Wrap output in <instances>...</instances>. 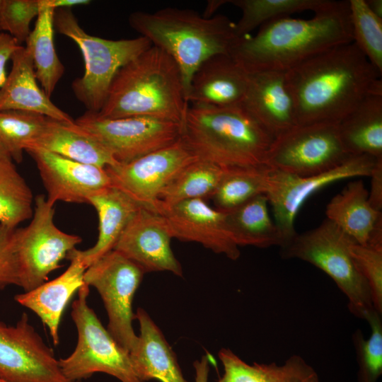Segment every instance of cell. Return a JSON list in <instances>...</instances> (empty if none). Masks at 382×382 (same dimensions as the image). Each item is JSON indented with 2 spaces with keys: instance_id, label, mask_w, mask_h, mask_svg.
I'll list each match as a JSON object with an SVG mask.
<instances>
[{
  "instance_id": "6da1fadb",
  "label": "cell",
  "mask_w": 382,
  "mask_h": 382,
  "mask_svg": "<svg viewBox=\"0 0 382 382\" xmlns=\"http://www.w3.org/2000/svg\"><path fill=\"white\" fill-rule=\"evenodd\" d=\"M381 73L353 42L326 50L285 71L298 125L338 123L365 98L382 95Z\"/></svg>"
},
{
  "instance_id": "7a4b0ae2",
  "label": "cell",
  "mask_w": 382,
  "mask_h": 382,
  "mask_svg": "<svg viewBox=\"0 0 382 382\" xmlns=\"http://www.w3.org/2000/svg\"><path fill=\"white\" fill-rule=\"evenodd\" d=\"M353 41L349 1H331L308 19L269 21L238 37L230 55L248 73L286 71L319 52Z\"/></svg>"
},
{
  "instance_id": "3957f363",
  "label": "cell",
  "mask_w": 382,
  "mask_h": 382,
  "mask_svg": "<svg viewBox=\"0 0 382 382\" xmlns=\"http://www.w3.org/2000/svg\"><path fill=\"white\" fill-rule=\"evenodd\" d=\"M188 106L178 66L151 45L117 71L103 106L95 113L108 119L150 117L182 125Z\"/></svg>"
},
{
  "instance_id": "277c9868",
  "label": "cell",
  "mask_w": 382,
  "mask_h": 382,
  "mask_svg": "<svg viewBox=\"0 0 382 382\" xmlns=\"http://www.w3.org/2000/svg\"><path fill=\"white\" fill-rule=\"evenodd\" d=\"M129 23L173 59L183 76L186 99L190 80L199 65L214 55L230 54L238 38L235 23L227 16L205 18L187 8L134 12Z\"/></svg>"
},
{
  "instance_id": "5b68a950",
  "label": "cell",
  "mask_w": 382,
  "mask_h": 382,
  "mask_svg": "<svg viewBox=\"0 0 382 382\" xmlns=\"http://www.w3.org/2000/svg\"><path fill=\"white\" fill-rule=\"evenodd\" d=\"M180 137L197 159L222 168L265 164L274 140L243 105H189Z\"/></svg>"
},
{
  "instance_id": "8992f818",
  "label": "cell",
  "mask_w": 382,
  "mask_h": 382,
  "mask_svg": "<svg viewBox=\"0 0 382 382\" xmlns=\"http://www.w3.org/2000/svg\"><path fill=\"white\" fill-rule=\"evenodd\" d=\"M54 28L72 40L83 57V75L71 83V89L86 111L98 112L108 96L117 71L152 45L146 37L112 40L87 33L79 25L71 8H57Z\"/></svg>"
},
{
  "instance_id": "52a82bcc",
  "label": "cell",
  "mask_w": 382,
  "mask_h": 382,
  "mask_svg": "<svg viewBox=\"0 0 382 382\" xmlns=\"http://www.w3.org/2000/svg\"><path fill=\"white\" fill-rule=\"evenodd\" d=\"M351 241L326 219L318 227L297 233L281 249V255L308 262L325 272L347 296L350 312L364 319L375 309L368 284L350 254Z\"/></svg>"
},
{
  "instance_id": "ba28073f",
  "label": "cell",
  "mask_w": 382,
  "mask_h": 382,
  "mask_svg": "<svg viewBox=\"0 0 382 382\" xmlns=\"http://www.w3.org/2000/svg\"><path fill=\"white\" fill-rule=\"evenodd\" d=\"M88 294L89 286L84 283L72 303L71 314L78 341L69 357L59 359L62 374L70 382L97 372L111 375L121 382H143L133 369L129 353L118 345L88 306Z\"/></svg>"
},
{
  "instance_id": "9c48e42d",
  "label": "cell",
  "mask_w": 382,
  "mask_h": 382,
  "mask_svg": "<svg viewBox=\"0 0 382 382\" xmlns=\"http://www.w3.org/2000/svg\"><path fill=\"white\" fill-rule=\"evenodd\" d=\"M54 204L43 195L35 198L30 224L16 231L19 286L29 291L48 279L60 262L82 239L59 229L54 222Z\"/></svg>"
},
{
  "instance_id": "30bf717a",
  "label": "cell",
  "mask_w": 382,
  "mask_h": 382,
  "mask_svg": "<svg viewBox=\"0 0 382 382\" xmlns=\"http://www.w3.org/2000/svg\"><path fill=\"white\" fill-rule=\"evenodd\" d=\"M349 156L341 142L338 123L320 122L296 125L274 139L265 165L309 176L335 168Z\"/></svg>"
},
{
  "instance_id": "8fae6325",
  "label": "cell",
  "mask_w": 382,
  "mask_h": 382,
  "mask_svg": "<svg viewBox=\"0 0 382 382\" xmlns=\"http://www.w3.org/2000/svg\"><path fill=\"white\" fill-rule=\"evenodd\" d=\"M379 159L382 158L369 155L350 156L335 168L309 176H299L270 168L265 195L281 236L280 248L287 246L297 234L294 227L296 216L310 196L339 180L370 176Z\"/></svg>"
},
{
  "instance_id": "7c38bea8",
  "label": "cell",
  "mask_w": 382,
  "mask_h": 382,
  "mask_svg": "<svg viewBox=\"0 0 382 382\" xmlns=\"http://www.w3.org/2000/svg\"><path fill=\"white\" fill-rule=\"evenodd\" d=\"M144 272L120 253L112 250L85 271L84 282L100 295L108 316L107 330L125 350L137 342L132 321V301Z\"/></svg>"
},
{
  "instance_id": "4fadbf2b",
  "label": "cell",
  "mask_w": 382,
  "mask_h": 382,
  "mask_svg": "<svg viewBox=\"0 0 382 382\" xmlns=\"http://www.w3.org/2000/svg\"><path fill=\"white\" fill-rule=\"evenodd\" d=\"M93 136L118 163H127L169 146L181 137L179 123L150 117L102 118L86 111L74 121Z\"/></svg>"
},
{
  "instance_id": "5bb4252c",
  "label": "cell",
  "mask_w": 382,
  "mask_h": 382,
  "mask_svg": "<svg viewBox=\"0 0 382 382\" xmlns=\"http://www.w3.org/2000/svg\"><path fill=\"white\" fill-rule=\"evenodd\" d=\"M197 158L181 137L175 143L127 163L105 167L111 185L151 210L164 190Z\"/></svg>"
},
{
  "instance_id": "9a60e30c",
  "label": "cell",
  "mask_w": 382,
  "mask_h": 382,
  "mask_svg": "<svg viewBox=\"0 0 382 382\" xmlns=\"http://www.w3.org/2000/svg\"><path fill=\"white\" fill-rule=\"evenodd\" d=\"M0 378L7 382H70L25 313L16 325L0 321Z\"/></svg>"
},
{
  "instance_id": "2e32d148",
  "label": "cell",
  "mask_w": 382,
  "mask_h": 382,
  "mask_svg": "<svg viewBox=\"0 0 382 382\" xmlns=\"http://www.w3.org/2000/svg\"><path fill=\"white\" fill-rule=\"evenodd\" d=\"M172 238L163 216L142 207L127 224L112 250L144 273L166 271L182 277V266L171 249Z\"/></svg>"
},
{
  "instance_id": "e0dca14e",
  "label": "cell",
  "mask_w": 382,
  "mask_h": 382,
  "mask_svg": "<svg viewBox=\"0 0 382 382\" xmlns=\"http://www.w3.org/2000/svg\"><path fill=\"white\" fill-rule=\"evenodd\" d=\"M154 210L163 216L173 238L199 243L232 260L240 257L239 246L229 232L225 213L210 207L204 199L171 205L157 203Z\"/></svg>"
},
{
  "instance_id": "ac0fdd59",
  "label": "cell",
  "mask_w": 382,
  "mask_h": 382,
  "mask_svg": "<svg viewBox=\"0 0 382 382\" xmlns=\"http://www.w3.org/2000/svg\"><path fill=\"white\" fill-rule=\"evenodd\" d=\"M25 151L33 158L47 192V200L87 203L89 198L111 186L105 168L73 161L35 148Z\"/></svg>"
},
{
  "instance_id": "d6986e66",
  "label": "cell",
  "mask_w": 382,
  "mask_h": 382,
  "mask_svg": "<svg viewBox=\"0 0 382 382\" xmlns=\"http://www.w3.org/2000/svg\"><path fill=\"white\" fill-rule=\"evenodd\" d=\"M248 87V73L230 54H217L203 62L190 80V105H242Z\"/></svg>"
},
{
  "instance_id": "ffe728a7",
  "label": "cell",
  "mask_w": 382,
  "mask_h": 382,
  "mask_svg": "<svg viewBox=\"0 0 382 382\" xmlns=\"http://www.w3.org/2000/svg\"><path fill=\"white\" fill-rule=\"evenodd\" d=\"M243 106L274 139L298 125L284 71L248 73Z\"/></svg>"
},
{
  "instance_id": "44dd1931",
  "label": "cell",
  "mask_w": 382,
  "mask_h": 382,
  "mask_svg": "<svg viewBox=\"0 0 382 382\" xmlns=\"http://www.w3.org/2000/svg\"><path fill=\"white\" fill-rule=\"evenodd\" d=\"M11 60V71L0 88V111L30 112L66 123L74 122L39 87L33 62L25 47L19 45Z\"/></svg>"
},
{
  "instance_id": "7402d4cb",
  "label": "cell",
  "mask_w": 382,
  "mask_h": 382,
  "mask_svg": "<svg viewBox=\"0 0 382 382\" xmlns=\"http://www.w3.org/2000/svg\"><path fill=\"white\" fill-rule=\"evenodd\" d=\"M134 318L139 322L140 335L129 352V357L139 379L143 382L152 379L188 382L183 375L175 352L148 313L138 308Z\"/></svg>"
},
{
  "instance_id": "603a6c76",
  "label": "cell",
  "mask_w": 382,
  "mask_h": 382,
  "mask_svg": "<svg viewBox=\"0 0 382 382\" xmlns=\"http://www.w3.org/2000/svg\"><path fill=\"white\" fill-rule=\"evenodd\" d=\"M88 204L98 215V240L93 247L85 250L74 248L66 257L79 259L86 268L113 249L127 224L144 207L112 185L91 196Z\"/></svg>"
},
{
  "instance_id": "cb8c5ba5",
  "label": "cell",
  "mask_w": 382,
  "mask_h": 382,
  "mask_svg": "<svg viewBox=\"0 0 382 382\" xmlns=\"http://www.w3.org/2000/svg\"><path fill=\"white\" fill-rule=\"evenodd\" d=\"M69 260L68 268L54 279L14 296L17 303L33 311L48 327L55 346L59 342L62 313L73 295L85 283L83 276L87 268L77 258Z\"/></svg>"
},
{
  "instance_id": "d4e9b609",
  "label": "cell",
  "mask_w": 382,
  "mask_h": 382,
  "mask_svg": "<svg viewBox=\"0 0 382 382\" xmlns=\"http://www.w3.org/2000/svg\"><path fill=\"white\" fill-rule=\"evenodd\" d=\"M29 148L43 149L75 161L102 168L118 164L93 136L75 122L66 123L48 117L41 134L25 149Z\"/></svg>"
},
{
  "instance_id": "484cf974",
  "label": "cell",
  "mask_w": 382,
  "mask_h": 382,
  "mask_svg": "<svg viewBox=\"0 0 382 382\" xmlns=\"http://www.w3.org/2000/svg\"><path fill=\"white\" fill-rule=\"evenodd\" d=\"M325 214L352 241L363 245L368 244L374 229L382 224V213L369 203V192L361 180L349 183L333 197Z\"/></svg>"
},
{
  "instance_id": "4316f807",
  "label": "cell",
  "mask_w": 382,
  "mask_h": 382,
  "mask_svg": "<svg viewBox=\"0 0 382 382\" xmlns=\"http://www.w3.org/2000/svg\"><path fill=\"white\" fill-rule=\"evenodd\" d=\"M338 130L349 156L382 158V95L365 98L338 122Z\"/></svg>"
},
{
  "instance_id": "83f0119b",
  "label": "cell",
  "mask_w": 382,
  "mask_h": 382,
  "mask_svg": "<svg viewBox=\"0 0 382 382\" xmlns=\"http://www.w3.org/2000/svg\"><path fill=\"white\" fill-rule=\"evenodd\" d=\"M219 357L224 367L219 382H320L314 369L296 354L280 365L249 364L226 348L219 350Z\"/></svg>"
},
{
  "instance_id": "f1b7e54d",
  "label": "cell",
  "mask_w": 382,
  "mask_h": 382,
  "mask_svg": "<svg viewBox=\"0 0 382 382\" xmlns=\"http://www.w3.org/2000/svg\"><path fill=\"white\" fill-rule=\"evenodd\" d=\"M268 204L266 195H260L224 212L229 232L239 247L282 246L281 236L270 214Z\"/></svg>"
},
{
  "instance_id": "f546056e",
  "label": "cell",
  "mask_w": 382,
  "mask_h": 382,
  "mask_svg": "<svg viewBox=\"0 0 382 382\" xmlns=\"http://www.w3.org/2000/svg\"><path fill=\"white\" fill-rule=\"evenodd\" d=\"M40 1L35 24L25 41V50L33 62L35 74L42 89L51 97L64 73L54 42V9Z\"/></svg>"
},
{
  "instance_id": "4dcf8cb0",
  "label": "cell",
  "mask_w": 382,
  "mask_h": 382,
  "mask_svg": "<svg viewBox=\"0 0 382 382\" xmlns=\"http://www.w3.org/2000/svg\"><path fill=\"white\" fill-rule=\"evenodd\" d=\"M269 171L270 167L265 164L224 168L211 197L214 208L228 212L257 195H265Z\"/></svg>"
},
{
  "instance_id": "1f68e13d",
  "label": "cell",
  "mask_w": 382,
  "mask_h": 382,
  "mask_svg": "<svg viewBox=\"0 0 382 382\" xmlns=\"http://www.w3.org/2000/svg\"><path fill=\"white\" fill-rule=\"evenodd\" d=\"M224 168L195 160L187 166L164 190L157 203L171 205L190 199H206L215 192ZM156 203V204H157Z\"/></svg>"
},
{
  "instance_id": "d6a6232c",
  "label": "cell",
  "mask_w": 382,
  "mask_h": 382,
  "mask_svg": "<svg viewBox=\"0 0 382 382\" xmlns=\"http://www.w3.org/2000/svg\"><path fill=\"white\" fill-rule=\"evenodd\" d=\"M329 0H232L228 3L240 8L242 15L235 23L238 37L250 33L263 24L282 17L306 11L313 13Z\"/></svg>"
},
{
  "instance_id": "836d02e7",
  "label": "cell",
  "mask_w": 382,
  "mask_h": 382,
  "mask_svg": "<svg viewBox=\"0 0 382 382\" xmlns=\"http://www.w3.org/2000/svg\"><path fill=\"white\" fill-rule=\"evenodd\" d=\"M33 193L11 161H0V224L11 228L33 215Z\"/></svg>"
},
{
  "instance_id": "e575fe53",
  "label": "cell",
  "mask_w": 382,
  "mask_h": 382,
  "mask_svg": "<svg viewBox=\"0 0 382 382\" xmlns=\"http://www.w3.org/2000/svg\"><path fill=\"white\" fill-rule=\"evenodd\" d=\"M48 117L20 110L0 111V144L16 163L23 160V151L44 130Z\"/></svg>"
},
{
  "instance_id": "d590c367",
  "label": "cell",
  "mask_w": 382,
  "mask_h": 382,
  "mask_svg": "<svg viewBox=\"0 0 382 382\" xmlns=\"http://www.w3.org/2000/svg\"><path fill=\"white\" fill-rule=\"evenodd\" d=\"M353 42L382 73V19L369 8L366 0H349Z\"/></svg>"
},
{
  "instance_id": "8d00e7d4",
  "label": "cell",
  "mask_w": 382,
  "mask_h": 382,
  "mask_svg": "<svg viewBox=\"0 0 382 382\" xmlns=\"http://www.w3.org/2000/svg\"><path fill=\"white\" fill-rule=\"evenodd\" d=\"M370 325L369 339L360 330L353 334V342L359 365V382H376L382 373V320L376 310L365 319Z\"/></svg>"
},
{
  "instance_id": "74e56055",
  "label": "cell",
  "mask_w": 382,
  "mask_h": 382,
  "mask_svg": "<svg viewBox=\"0 0 382 382\" xmlns=\"http://www.w3.org/2000/svg\"><path fill=\"white\" fill-rule=\"evenodd\" d=\"M354 262L369 287L374 309L382 313V246L349 245Z\"/></svg>"
},
{
  "instance_id": "f35d334b",
  "label": "cell",
  "mask_w": 382,
  "mask_h": 382,
  "mask_svg": "<svg viewBox=\"0 0 382 382\" xmlns=\"http://www.w3.org/2000/svg\"><path fill=\"white\" fill-rule=\"evenodd\" d=\"M40 0H0V30L13 37L19 45L25 42L30 23L37 16Z\"/></svg>"
},
{
  "instance_id": "ab89813d",
  "label": "cell",
  "mask_w": 382,
  "mask_h": 382,
  "mask_svg": "<svg viewBox=\"0 0 382 382\" xmlns=\"http://www.w3.org/2000/svg\"><path fill=\"white\" fill-rule=\"evenodd\" d=\"M16 231V228L0 224V289L9 285H19Z\"/></svg>"
},
{
  "instance_id": "60d3db41",
  "label": "cell",
  "mask_w": 382,
  "mask_h": 382,
  "mask_svg": "<svg viewBox=\"0 0 382 382\" xmlns=\"http://www.w3.org/2000/svg\"><path fill=\"white\" fill-rule=\"evenodd\" d=\"M19 45H21L11 35L0 32V88L7 78L6 64Z\"/></svg>"
},
{
  "instance_id": "b9f144b4",
  "label": "cell",
  "mask_w": 382,
  "mask_h": 382,
  "mask_svg": "<svg viewBox=\"0 0 382 382\" xmlns=\"http://www.w3.org/2000/svg\"><path fill=\"white\" fill-rule=\"evenodd\" d=\"M371 190L369 192V202L374 209H382V159H379L374 168L371 175Z\"/></svg>"
},
{
  "instance_id": "7bdbcfd3",
  "label": "cell",
  "mask_w": 382,
  "mask_h": 382,
  "mask_svg": "<svg viewBox=\"0 0 382 382\" xmlns=\"http://www.w3.org/2000/svg\"><path fill=\"white\" fill-rule=\"evenodd\" d=\"M211 357L212 355L207 352L199 360L193 363L195 371V382H208Z\"/></svg>"
},
{
  "instance_id": "ee69618b",
  "label": "cell",
  "mask_w": 382,
  "mask_h": 382,
  "mask_svg": "<svg viewBox=\"0 0 382 382\" xmlns=\"http://www.w3.org/2000/svg\"><path fill=\"white\" fill-rule=\"evenodd\" d=\"M47 6L55 9L71 8V7L78 5H86L90 4L89 0H42Z\"/></svg>"
},
{
  "instance_id": "f6af8a7d",
  "label": "cell",
  "mask_w": 382,
  "mask_h": 382,
  "mask_svg": "<svg viewBox=\"0 0 382 382\" xmlns=\"http://www.w3.org/2000/svg\"><path fill=\"white\" fill-rule=\"evenodd\" d=\"M226 0H212L209 1L202 16L205 18H210L214 16L213 13L222 5L228 3Z\"/></svg>"
},
{
  "instance_id": "bcb514c9",
  "label": "cell",
  "mask_w": 382,
  "mask_h": 382,
  "mask_svg": "<svg viewBox=\"0 0 382 382\" xmlns=\"http://www.w3.org/2000/svg\"><path fill=\"white\" fill-rule=\"evenodd\" d=\"M370 11L382 19V0H366Z\"/></svg>"
},
{
  "instance_id": "7dc6e473",
  "label": "cell",
  "mask_w": 382,
  "mask_h": 382,
  "mask_svg": "<svg viewBox=\"0 0 382 382\" xmlns=\"http://www.w3.org/2000/svg\"><path fill=\"white\" fill-rule=\"evenodd\" d=\"M11 158L8 154V152L6 151V149L3 147V146L0 144V161H11Z\"/></svg>"
},
{
  "instance_id": "c3c4849f",
  "label": "cell",
  "mask_w": 382,
  "mask_h": 382,
  "mask_svg": "<svg viewBox=\"0 0 382 382\" xmlns=\"http://www.w3.org/2000/svg\"><path fill=\"white\" fill-rule=\"evenodd\" d=\"M0 382H7V381H4V380L0 378Z\"/></svg>"
},
{
  "instance_id": "681fc988",
  "label": "cell",
  "mask_w": 382,
  "mask_h": 382,
  "mask_svg": "<svg viewBox=\"0 0 382 382\" xmlns=\"http://www.w3.org/2000/svg\"><path fill=\"white\" fill-rule=\"evenodd\" d=\"M0 32H1V30H0Z\"/></svg>"
}]
</instances>
